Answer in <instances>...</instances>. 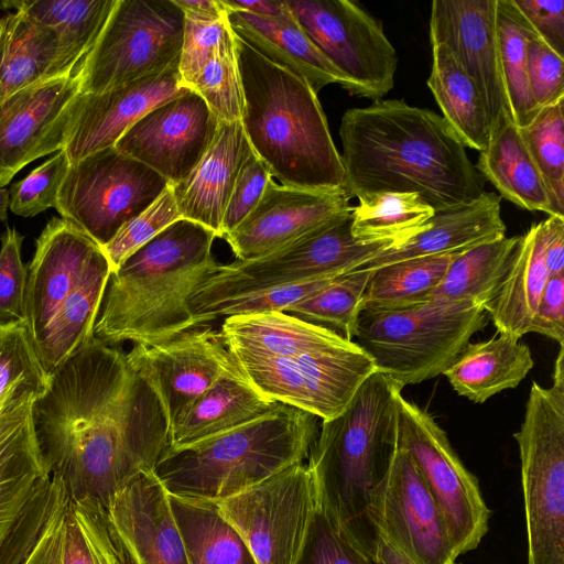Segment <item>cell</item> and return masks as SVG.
<instances>
[{
	"label": "cell",
	"instance_id": "obj_1",
	"mask_svg": "<svg viewBox=\"0 0 564 564\" xmlns=\"http://www.w3.org/2000/svg\"><path fill=\"white\" fill-rule=\"evenodd\" d=\"M44 460L72 500L104 502L169 446L165 411L126 352L95 336L50 376L32 402Z\"/></svg>",
	"mask_w": 564,
	"mask_h": 564
},
{
	"label": "cell",
	"instance_id": "obj_2",
	"mask_svg": "<svg viewBox=\"0 0 564 564\" xmlns=\"http://www.w3.org/2000/svg\"><path fill=\"white\" fill-rule=\"evenodd\" d=\"M339 137L347 192L414 193L435 212L474 202L484 178L442 116L399 99L344 112Z\"/></svg>",
	"mask_w": 564,
	"mask_h": 564
},
{
	"label": "cell",
	"instance_id": "obj_3",
	"mask_svg": "<svg viewBox=\"0 0 564 564\" xmlns=\"http://www.w3.org/2000/svg\"><path fill=\"white\" fill-rule=\"evenodd\" d=\"M402 389L386 375L371 373L343 412L322 421L307 456L319 508L371 558L378 532L369 503L397 449Z\"/></svg>",
	"mask_w": 564,
	"mask_h": 564
},
{
	"label": "cell",
	"instance_id": "obj_4",
	"mask_svg": "<svg viewBox=\"0 0 564 564\" xmlns=\"http://www.w3.org/2000/svg\"><path fill=\"white\" fill-rule=\"evenodd\" d=\"M216 234L180 218L110 273L94 336L107 345L153 346L194 329L189 299L218 263Z\"/></svg>",
	"mask_w": 564,
	"mask_h": 564
},
{
	"label": "cell",
	"instance_id": "obj_5",
	"mask_svg": "<svg viewBox=\"0 0 564 564\" xmlns=\"http://www.w3.org/2000/svg\"><path fill=\"white\" fill-rule=\"evenodd\" d=\"M235 45L243 95L240 121L254 154L282 185L348 194L317 94L236 34Z\"/></svg>",
	"mask_w": 564,
	"mask_h": 564
},
{
	"label": "cell",
	"instance_id": "obj_6",
	"mask_svg": "<svg viewBox=\"0 0 564 564\" xmlns=\"http://www.w3.org/2000/svg\"><path fill=\"white\" fill-rule=\"evenodd\" d=\"M318 417L276 403L229 431L181 446H167L153 473L171 496L218 502L307 458Z\"/></svg>",
	"mask_w": 564,
	"mask_h": 564
},
{
	"label": "cell",
	"instance_id": "obj_7",
	"mask_svg": "<svg viewBox=\"0 0 564 564\" xmlns=\"http://www.w3.org/2000/svg\"><path fill=\"white\" fill-rule=\"evenodd\" d=\"M37 395L21 389L0 414V564H62L72 499L34 435Z\"/></svg>",
	"mask_w": 564,
	"mask_h": 564
},
{
	"label": "cell",
	"instance_id": "obj_8",
	"mask_svg": "<svg viewBox=\"0 0 564 564\" xmlns=\"http://www.w3.org/2000/svg\"><path fill=\"white\" fill-rule=\"evenodd\" d=\"M489 317L473 301L360 310L352 341L404 388L443 375Z\"/></svg>",
	"mask_w": 564,
	"mask_h": 564
},
{
	"label": "cell",
	"instance_id": "obj_9",
	"mask_svg": "<svg viewBox=\"0 0 564 564\" xmlns=\"http://www.w3.org/2000/svg\"><path fill=\"white\" fill-rule=\"evenodd\" d=\"M521 462L527 564H564V352L553 383L533 382L523 421L513 434Z\"/></svg>",
	"mask_w": 564,
	"mask_h": 564
},
{
	"label": "cell",
	"instance_id": "obj_10",
	"mask_svg": "<svg viewBox=\"0 0 564 564\" xmlns=\"http://www.w3.org/2000/svg\"><path fill=\"white\" fill-rule=\"evenodd\" d=\"M395 245L391 240L355 238L350 208L268 254L227 264L218 262L192 293L191 312L241 293L338 276Z\"/></svg>",
	"mask_w": 564,
	"mask_h": 564
},
{
	"label": "cell",
	"instance_id": "obj_11",
	"mask_svg": "<svg viewBox=\"0 0 564 564\" xmlns=\"http://www.w3.org/2000/svg\"><path fill=\"white\" fill-rule=\"evenodd\" d=\"M72 513L97 564H187L170 495L153 471L104 502L72 500Z\"/></svg>",
	"mask_w": 564,
	"mask_h": 564
},
{
	"label": "cell",
	"instance_id": "obj_12",
	"mask_svg": "<svg viewBox=\"0 0 564 564\" xmlns=\"http://www.w3.org/2000/svg\"><path fill=\"white\" fill-rule=\"evenodd\" d=\"M184 12L174 0H117L78 69L82 94H99L178 66Z\"/></svg>",
	"mask_w": 564,
	"mask_h": 564
},
{
	"label": "cell",
	"instance_id": "obj_13",
	"mask_svg": "<svg viewBox=\"0 0 564 564\" xmlns=\"http://www.w3.org/2000/svg\"><path fill=\"white\" fill-rule=\"evenodd\" d=\"M169 186L151 167L110 147L70 163L55 209L101 247Z\"/></svg>",
	"mask_w": 564,
	"mask_h": 564
},
{
	"label": "cell",
	"instance_id": "obj_14",
	"mask_svg": "<svg viewBox=\"0 0 564 564\" xmlns=\"http://www.w3.org/2000/svg\"><path fill=\"white\" fill-rule=\"evenodd\" d=\"M296 23L344 76L345 90L373 101L394 85L398 54L381 23L350 0H285Z\"/></svg>",
	"mask_w": 564,
	"mask_h": 564
},
{
	"label": "cell",
	"instance_id": "obj_15",
	"mask_svg": "<svg viewBox=\"0 0 564 564\" xmlns=\"http://www.w3.org/2000/svg\"><path fill=\"white\" fill-rule=\"evenodd\" d=\"M398 446L409 453L435 499L454 557L477 549L491 516L478 478L463 464L436 421L403 395L399 400Z\"/></svg>",
	"mask_w": 564,
	"mask_h": 564
},
{
	"label": "cell",
	"instance_id": "obj_16",
	"mask_svg": "<svg viewBox=\"0 0 564 564\" xmlns=\"http://www.w3.org/2000/svg\"><path fill=\"white\" fill-rule=\"evenodd\" d=\"M216 505L257 564H294L317 496L313 476L302 462Z\"/></svg>",
	"mask_w": 564,
	"mask_h": 564
},
{
	"label": "cell",
	"instance_id": "obj_17",
	"mask_svg": "<svg viewBox=\"0 0 564 564\" xmlns=\"http://www.w3.org/2000/svg\"><path fill=\"white\" fill-rule=\"evenodd\" d=\"M369 514L378 535L415 564L455 562L442 512L411 456L398 444L386 477L372 492Z\"/></svg>",
	"mask_w": 564,
	"mask_h": 564
},
{
	"label": "cell",
	"instance_id": "obj_18",
	"mask_svg": "<svg viewBox=\"0 0 564 564\" xmlns=\"http://www.w3.org/2000/svg\"><path fill=\"white\" fill-rule=\"evenodd\" d=\"M79 77L30 85L0 105V188L32 161L63 150L78 111Z\"/></svg>",
	"mask_w": 564,
	"mask_h": 564
},
{
	"label": "cell",
	"instance_id": "obj_19",
	"mask_svg": "<svg viewBox=\"0 0 564 564\" xmlns=\"http://www.w3.org/2000/svg\"><path fill=\"white\" fill-rule=\"evenodd\" d=\"M126 359L156 392L170 430L199 395L239 368L220 330L210 325L153 346L135 344Z\"/></svg>",
	"mask_w": 564,
	"mask_h": 564
},
{
	"label": "cell",
	"instance_id": "obj_20",
	"mask_svg": "<svg viewBox=\"0 0 564 564\" xmlns=\"http://www.w3.org/2000/svg\"><path fill=\"white\" fill-rule=\"evenodd\" d=\"M218 126L219 121L204 99L185 89L142 116L116 142L115 148L174 185L203 159Z\"/></svg>",
	"mask_w": 564,
	"mask_h": 564
},
{
	"label": "cell",
	"instance_id": "obj_21",
	"mask_svg": "<svg viewBox=\"0 0 564 564\" xmlns=\"http://www.w3.org/2000/svg\"><path fill=\"white\" fill-rule=\"evenodd\" d=\"M497 0H434L430 17L432 46H446L476 84L490 129L509 113L499 64Z\"/></svg>",
	"mask_w": 564,
	"mask_h": 564
},
{
	"label": "cell",
	"instance_id": "obj_22",
	"mask_svg": "<svg viewBox=\"0 0 564 564\" xmlns=\"http://www.w3.org/2000/svg\"><path fill=\"white\" fill-rule=\"evenodd\" d=\"M344 192L313 191L269 181L252 212L225 239L237 260L268 254L350 210Z\"/></svg>",
	"mask_w": 564,
	"mask_h": 564
},
{
	"label": "cell",
	"instance_id": "obj_23",
	"mask_svg": "<svg viewBox=\"0 0 564 564\" xmlns=\"http://www.w3.org/2000/svg\"><path fill=\"white\" fill-rule=\"evenodd\" d=\"M99 247L62 217H53L37 237L26 269L23 312L35 348Z\"/></svg>",
	"mask_w": 564,
	"mask_h": 564
},
{
	"label": "cell",
	"instance_id": "obj_24",
	"mask_svg": "<svg viewBox=\"0 0 564 564\" xmlns=\"http://www.w3.org/2000/svg\"><path fill=\"white\" fill-rule=\"evenodd\" d=\"M185 89L178 66H173L99 94H80L76 119L63 149L69 162L115 147L142 116Z\"/></svg>",
	"mask_w": 564,
	"mask_h": 564
},
{
	"label": "cell",
	"instance_id": "obj_25",
	"mask_svg": "<svg viewBox=\"0 0 564 564\" xmlns=\"http://www.w3.org/2000/svg\"><path fill=\"white\" fill-rule=\"evenodd\" d=\"M253 153L240 120L219 122L209 149L181 182L170 185L182 218L223 238V218L238 173Z\"/></svg>",
	"mask_w": 564,
	"mask_h": 564
},
{
	"label": "cell",
	"instance_id": "obj_26",
	"mask_svg": "<svg viewBox=\"0 0 564 564\" xmlns=\"http://www.w3.org/2000/svg\"><path fill=\"white\" fill-rule=\"evenodd\" d=\"M501 197L484 192L465 205L436 210L426 227L400 245L388 248L355 270H375L398 261L462 252L506 236Z\"/></svg>",
	"mask_w": 564,
	"mask_h": 564
},
{
	"label": "cell",
	"instance_id": "obj_27",
	"mask_svg": "<svg viewBox=\"0 0 564 564\" xmlns=\"http://www.w3.org/2000/svg\"><path fill=\"white\" fill-rule=\"evenodd\" d=\"M219 330L229 350L264 357L294 358L354 344L325 327L279 311L228 316Z\"/></svg>",
	"mask_w": 564,
	"mask_h": 564
},
{
	"label": "cell",
	"instance_id": "obj_28",
	"mask_svg": "<svg viewBox=\"0 0 564 564\" xmlns=\"http://www.w3.org/2000/svg\"><path fill=\"white\" fill-rule=\"evenodd\" d=\"M225 10L228 23L238 37L272 63L305 80L316 94L329 84L345 88L344 76L313 44L295 19L271 20Z\"/></svg>",
	"mask_w": 564,
	"mask_h": 564
},
{
	"label": "cell",
	"instance_id": "obj_29",
	"mask_svg": "<svg viewBox=\"0 0 564 564\" xmlns=\"http://www.w3.org/2000/svg\"><path fill=\"white\" fill-rule=\"evenodd\" d=\"M278 402L260 393L240 365L199 395L170 430V447L185 446L242 425Z\"/></svg>",
	"mask_w": 564,
	"mask_h": 564
},
{
	"label": "cell",
	"instance_id": "obj_30",
	"mask_svg": "<svg viewBox=\"0 0 564 564\" xmlns=\"http://www.w3.org/2000/svg\"><path fill=\"white\" fill-rule=\"evenodd\" d=\"M549 278L540 221L519 237L508 270L485 308L498 334L520 340L529 333Z\"/></svg>",
	"mask_w": 564,
	"mask_h": 564
},
{
	"label": "cell",
	"instance_id": "obj_31",
	"mask_svg": "<svg viewBox=\"0 0 564 564\" xmlns=\"http://www.w3.org/2000/svg\"><path fill=\"white\" fill-rule=\"evenodd\" d=\"M475 167L497 188L500 197L522 209L557 216L541 174L509 113H503L491 127L488 144L479 152Z\"/></svg>",
	"mask_w": 564,
	"mask_h": 564
},
{
	"label": "cell",
	"instance_id": "obj_32",
	"mask_svg": "<svg viewBox=\"0 0 564 564\" xmlns=\"http://www.w3.org/2000/svg\"><path fill=\"white\" fill-rule=\"evenodd\" d=\"M531 349L511 336H497L468 343L456 360L444 371L459 394L476 403L516 388L533 368Z\"/></svg>",
	"mask_w": 564,
	"mask_h": 564
},
{
	"label": "cell",
	"instance_id": "obj_33",
	"mask_svg": "<svg viewBox=\"0 0 564 564\" xmlns=\"http://www.w3.org/2000/svg\"><path fill=\"white\" fill-rule=\"evenodd\" d=\"M110 273L109 263L99 247L35 348L48 376L94 337Z\"/></svg>",
	"mask_w": 564,
	"mask_h": 564
},
{
	"label": "cell",
	"instance_id": "obj_34",
	"mask_svg": "<svg viewBox=\"0 0 564 564\" xmlns=\"http://www.w3.org/2000/svg\"><path fill=\"white\" fill-rule=\"evenodd\" d=\"M116 3L117 0H6L0 1V7L54 29L61 72L77 74Z\"/></svg>",
	"mask_w": 564,
	"mask_h": 564
},
{
	"label": "cell",
	"instance_id": "obj_35",
	"mask_svg": "<svg viewBox=\"0 0 564 564\" xmlns=\"http://www.w3.org/2000/svg\"><path fill=\"white\" fill-rule=\"evenodd\" d=\"M4 18L0 39V105L17 91L53 77L66 75L58 66L56 31L25 15Z\"/></svg>",
	"mask_w": 564,
	"mask_h": 564
},
{
	"label": "cell",
	"instance_id": "obj_36",
	"mask_svg": "<svg viewBox=\"0 0 564 564\" xmlns=\"http://www.w3.org/2000/svg\"><path fill=\"white\" fill-rule=\"evenodd\" d=\"M427 86L442 117L466 148L481 152L490 137V121L479 89L444 45L432 46Z\"/></svg>",
	"mask_w": 564,
	"mask_h": 564
},
{
	"label": "cell",
	"instance_id": "obj_37",
	"mask_svg": "<svg viewBox=\"0 0 564 564\" xmlns=\"http://www.w3.org/2000/svg\"><path fill=\"white\" fill-rule=\"evenodd\" d=\"M187 564H257L216 502L170 495Z\"/></svg>",
	"mask_w": 564,
	"mask_h": 564
},
{
	"label": "cell",
	"instance_id": "obj_38",
	"mask_svg": "<svg viewBox=\"0 0 564 564\" xmlns=\"http://www.w3.org/2000/svg\"><path fill=\"white\" fill-rule=\"evenodd\" d=\"M519 237L505 236L458 252L430 301H473L486 308L508 270Z\"/></svg>",
	"mask_w": 564,
	"mask_h": 564
},
{
	"label": "cell",
	"instance_id": "obj_39",
	"mask_svg": "<svg viewBox=\"0 0 564 564\" xmlns=\"http://www.w3.org/2000/svg\"><path fill=\"white\" fill-rule=\"evenodd\" d=\"M457 253L412 258L372 270L360 310H401L429 302Z\"/></svg>",
	"mask_w": 564,
	"mask_h": 564
},
{
	"label": "cell",
	"instance_id": "obj_40",
	"mask_svg": "<svg viewBox=\"0 0 564 564\" xmlns=\"http://www.w3.org/2000/svg\"><path fill=\"white\" fill-rule=\"evenodd\" d=\"M496 22L499 64L509 115L513 123L521 128L539 112L530 88L527 62V40L532 26L513 0H497Z\"/></svg>",
	"mask_w": 564,
	"mask_h": 564
},
{
	"label": "cell",
	"instance_id": "obj_41",
	"mask_svg": "<svg viewBox=\"0 0 564 564\" xmlns=\"http://www.w3.org/2000/svg\"><path fill=\"white\" fill-rule=\"evenodd\" d=\"M357 198L351 207V232L364 241L400 245L422 231L435 213L414 193L377 192Z\"/></svg>",
	"mask_w": 564,
	"mask_h": 564
},
{
	"label": "cell",
	"instance_id": "obj_42",
	"mask_svg": "<svg viewBox=\"0 0 564 564\" xmlns=\"http://www.w3.org/2000/svg\"><path fill=\"white\" fill-rule=\"evenodd\" d=\"M371 274L372 270H352L341 274L316 294L290 306L285 313L352 341L362 296Z\"/></svg>",
	"mask_w": 564,
	"mask_h": 564
},
{
	"label": "cell",
	"instance_id": "obj_43",
	"mask_svg": "<svg viewBox=\"0 0 564 564\" xmlns=\"http://www.w3.org/2000/svg\"><path fill=\"white\" fill-rule=\"evenodd\" d=\"M518 129L556 215L564 217V98L540 109L529 124Z\"/></svg>",
	"mask_w": 564,
	"mask_h": 564
},
{
	"label": "cell",
	"instance_id": "obj_44",
	"mask_svg": "<svg viewBox=\"0 0 564 564\" xmlns=\"http://www.w3.org/2000/svg\"><path fill=\"white\" fill-rule=\"evenodd\" d=\"M191 90L198 94L219 122L241 120L243 95L235 33L229 23Z\"/></svg>",
	"mask_w": 564,
	"mask_h": 564
},
{
	"label": "cell",
	"instance_id": "obj_45",
	"mask_svg": "<svg viewBox=\"0 0 564 564\" xmlns=\"http://www.w3.org/2000/svg\"><path fill=\"white\" fill-rule=\"evenodd\" d=\"M47 382L24 321L0 322V414L19 390L32 388L42 393Z\"/></svg>",
	"mask_w": 564,
	"mask_h": 564
},
{
	"label": "cell",
	"instance_id": "obj_46",
	"mask_svg": "<svg viewBox=\"0 0 564 564\" xmlns=\"http://www.w3.org/2000/svg\"><path fill=\"white\" fill-rule=\"evenodd\" d=\"M336 278L268 288L218 300L192 312L194 329L209 326L213 321L221 317L271 311L285 312L290 306L329 285Z\"/></svg>",
	"mask_w": 564,
	"mask_h": 564
},
{
	"label": "cell",
	"instance_id": "obj_47",
	"mask_svg": "<svg viewBox=\"0 0 564 564\" xmlns=\"http://www.w3.org/2000/svg\"><path fill=\"white\" fill-rule=\"evenodd\" d=\"M180 218L182 217L169 186L149 208L123 225L110 241L100 247L111 273L131 254Z\"/></svg>",
	"mask_w": 564,
	"mask_h": 564
},
{
	"label": "cell",
	"instance_id": "obj_48",
	"mask_svg": "<svg viewBox=\"0 0 564 564\" xmlns=\"http://www.w3.org/2000/svg\"><path fill=\"white\" fill-rule=\"evenodd\" d=\"M70 162L64 150L57 151L9 189V209L18 216L33 217L56 206L59 187Z\"/></svg>",
	"mask_w": 564,
	"mask_h": 564
},
{
	"label": "cell",
	"instance_id": "obj_49",
	"mask_svg": "<svg viewBox=\"0 0 564 564\" xmlns=\"http://www.w3.org/2000/svg\"><path fill=\"white\" fill-rule=\"evenodd\" d=\"M184 12V31L178 72L181 85L189 89L212 57L225 29L227 12L218 15Z\"/></svg>",
	"mask_w": 564,
	"mask_h": 564
},
{
	"label": "cell",
	"instance_id": "obj_50",
	"mask_svg": "<svg viewBox=\"0 0 564 564\" xmlns=\"http://www.w3.org/2000/svg\"><path fill=\"white\" fill-rule=\"evenodd\" d=\"M294 564L376 563L337 531L317 503Z\"/></svg>",
	"mask_w": 564,
	"mask_h": 564
},
{
	"label": "cell",
	"instance_id": "obj_51",
	"mask_svg": "<svg viewBox=\"0 0 564 564\" xmlns=\"http://www.w3.org/2000/svg\"><path fill=\"white\" fill-rule=\"evenodd\" d=\"M528 76L538 110L564 98V57L533 29L527 40Z\"/></svg>",
	"mask_w": 564,
	"mask_h": 564
},
{
	"label": "cell",
	"instance_id": "obj_52",
	"mask_svg": "<svg viewBox=\"0 0 564 564\" xmlns=\"http://www.w3.org/2000/svg\"><path fill=\"white\" fill-rule=\"evenodd\" d=\"M0 237V321L23 319L28 274L21 258L24 236L8 227Z\"/></svg>",
	"mask_w": 564,
	"mask_h": 564
},
{
	"label": "cell",
	"instance_id": "obj_53",
	"mask_svg": "<svg viewBox=\"0 0 564 564\" xmlns=\"http://www.w3.org/2000/svg\"><path fill=\"white\" fill-rule=\"evenodd\" d=\"M271 177L267 164L254 152L245 161L224 214L223 238L252 212Z\"/></svg>",
	"mask_w": 564,
	"mask_h": 564
},
{
	"label": "cell",
	"instance_id": "obj_54",
	"mask_svg": "<svg viewBox=\"0 0 564 564\" xmlns=\"http://www.w3.org/2000/svg\"><path fill=\"white\" fill-rule=\"evenodd\" d=\"M513 2L533 31L564 57V1L513 0Z\"/></svg>",
	"mask_w": 564,
	"mask_h": 564
},
{
	"label": "cell",
	"instance_id": "obj_55",
	"mask_svg": "<svg viewBox=\"0 0 564 564\" xmlns=\"http://www.w3.org/2000/svg\"><path fill=\"white\" fill-rule=\"evenodd\" d=\"M529 333H538L564 345V273L550 275Z\"/></svg>",
	"mask_w": 564,
	"mask_h": 564
},
{
	"label": "cell",
	"instance_id": "obj_56",
	"mask_svg": "<svg viewBox=\"0 0 564 564\" xmlns=\"http://www.w3.org/2000/svg\"><path fill=\"white\" fill-rule=\"evenodd\" d=\"M543 258L550 275L564 273V217L549 216L541 221Z\"/></svg>",
	"mask_w": 564,
	"mask_h": 564
},
{
	"label": "cell",
	"instance_id": "obj_57",
	"mask_svg": "<svg viewBox=\"0 0 564 564\" xmlns=\"http://www.w3.org/2000/svg\"><path fill=\"white\" fill-rule=\"evenodd\" d=\"M225 9L231 11H241L256 17L291 21V13L285 0H220Z\"/></svg>",
	"mask_w": 564,
	"mask_h": 564
},
{
	"label": "cell",
	"instance_id": "obj_58",
	"mask_svg": "<svg viewBox=\"0 0 564 564\" xmlns=\"http://www.w3.org/2000/svg\"><path fill=\"white\" fill-rule=\"evenodd\" d=\"M62 564H97L72 513V502L66 522Z\"/></svg>",
	"mask_w": 564,
	"mask_h": 564
},
{
	"label": "cell",
	"instance_id": "obj_59",
	"mask_svg": "<svg viewBox=\"0 0 564 564\" xmlns=\"http://www.w3.org/2000/svg\"><path fill=\"white\" fill-rule=\"evenodd\" d=\"M373 561L376 564H415L382 535H378Z\"/></svg>",
	"mask_w": 564,
	"mask_h": 564
},
{
	"label": "cell",
	"instance_id": "obj_60",
	"mask_svg": "<svg viewBox=\"0 0 564 564\" xmlns=\"http://www.w3.org/2000/svg\"><path fill=\"white\" fill-rule=\"evenodd\" d=\"M183 10L198 14L218 15L226 10L220 0H174Z\"/></svg>",
	"mask_w": 564,
	"mask_h": 564
},
{
	"label": "cell",
	"instance_id": "obj_61",
	"mask_svg": "<svg viewBox=\"0 0 564 564\" xmlns=\"http://www.w3.org/2000/svg\"><path fill=\"white\" fill-rule=\"evenodd\" d=\"M10 204V192L7 188H0V220L6 223Z\"/></svg>",
	"mask_w": 564,
	"mask_h": 564
},
{
	"label": "cell",
	"instance_id": "obj_62",
	"mask_svg": "<svg viewBox=\"0 0 564 564\" xmlns=\"http://www.w3.org/2000/svg\"><path fill=\"white\" fill-rule=\"evenodd\" d=\"M3 26H4V18H0V39H1V34H2V31H3Z\"/></svg>",
	"mask_w": 564,
	"mask_h": 564
},
{
	"label": "cell",
	"instance_id": "obj_63",
	"mask_svg": "<svg viewBox=\"0 0 564 564\" xmlns=\"http://www.w3.org/2000/svg\"><path fill=\"white\" fill-rule=\"evenodd\" d=\"M0 245H1V237H0Z\"/></svg>",
	"mask_w": 564,
	"mask_h": 564
},
{
	"label": "cell",
	"instance_id": "obj_64",
	"mask_svg": "<svg viewBox=\"0 0 564 564\" xmlns=\"http://www.w3.org/2000/svg\"><path fill=\"white\" fill-rule=\"evenodd\" d=\"M452 564H457V563H455V562H454V563H452Z\"/></svg>",
	"mask_w": 564,
	"mask_h": 564
}]
</instances>
